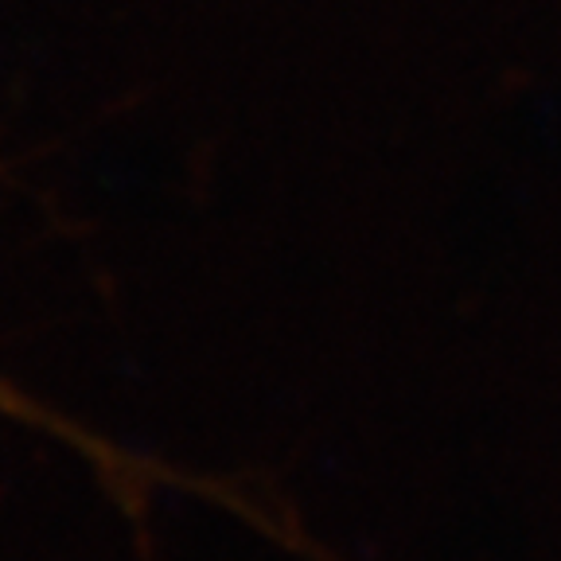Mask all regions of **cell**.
<instances>
[{
  "label": "cell",
  "mask_w": 561,
  "mask_h": 561,
  "mask_svg": "<svg viewBox=\"0 0 561 561\" xmlns=\"http://www.w3.org/2000/svg\"><path fill=\"white\" fill-rule=\"evenodd\" d=\"M4 402H9V398H4V390H0V405H4Z\"/></svg>",
  "instance_id": "6da1fadb"
}]
</instances>
